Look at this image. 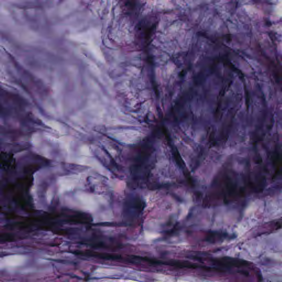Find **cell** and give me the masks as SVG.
I'll list each match as a JSON object with an SVG mask.
<instances>
[{"label":"cell","instance_id":"1","mask_svg":"<svg viewBox=\"0 0 282 282\" xmlns=\"http://www.w3.org/2000/svg\"><path fill=\"white\" fill-rule=\"evenodd\" d=\"M15 166V161L13 156L7 152H1V167L5 170L13 169Z\"/></svg>","mask_w":282,"mask_h":282},{"label":"cell","instance_id":"2","mask_svg":"<svg viewBox=\"0 0 282 282\" xmlns=\"http://www.w3.org/2000/svg\"><path fill=\"white\" fill-rule=\"evenodd\" d=\"M171 266L179 267V268H196L197 266H195V265L192 263H191L189 262H181V261H174L172 262L170 264Z\"/></svg>","mask_w":282,"mask_h":282}]
</instances>
